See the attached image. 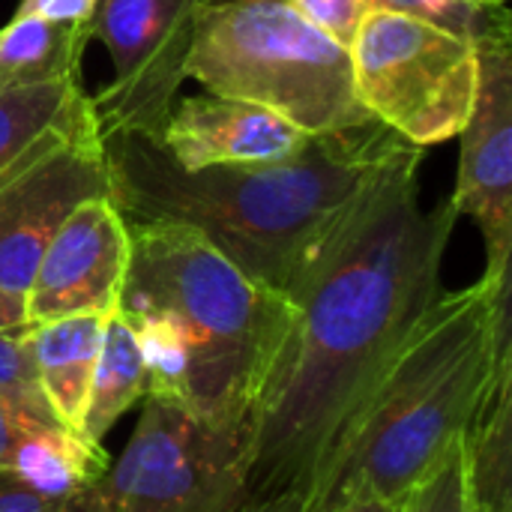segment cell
Wrapping results in <instances>:
<instances>
[{"mask_svg":"<svg viewBox=\"0 0 512 512\" xmlns=\"http://www.w3.org/2000/svg\"><path fill=\"white\" fill-rule=\"evenodd\" d=\"M423 150L402 147L366 186L294 291L291 324L246 432L249 504L312 492L372 384L441 294L456 228L420 201Z\"/></svg>","mask_w":512,"mask_h":512,"instance_id":"cell-1","label":"cell"},{"mask_svg":"<svg viewBox=\"0 0 512 512\" xmlns=\"http://www.w3.org/2000/svg\"><path fill=\"white\" fill-rule=\"evenodd\" d=\"M108 195L129 222L201 231L261 285L291 294L375 174L408 147L384 123L309 135L282 162L183 171L132 132H105Z\"/></svg>","mask_w":512,"mask_h":512,"instance_id":"cell-2","label":"cell"},{"mask_svg":"<svg viewBox=\"0 0 512 512\" xmlns=\"http://www.w3.org/2000/svg\"><path fill=\"white\" fill-rule=\"evenodd\" d=\"M512 366L510 279L441 291L402 339L321 465L306 512L357 495L405 501L465 438L492 381Z\"/></svg>","mask_w":512,"mask_h":512,"instance_id":"cell-3","label":"cell"},{"mask_svg":"<svg viewBox=\"0 0 512 512\" xmlns=\"http://www.w3.org/2000/svg\"><path fill=\"white\" fill-rule=\"evenodd\" d=\"M120 309L168 327L183 354L180 405L246 438L291 324V300L240 270L201 231L129 222Z\"/></svg>","mask_w":512,"mask_h":512,"instance_id":"cell-4","label":"cell"},{"mask_svg":"<svg viewBox=\"0 0 512 512\" xmlns=\"http://www.w3.org/2000/svg\"><path fill=\"white\" fill-rule=\"evenodd\" d=\"M186 78L261 105L306 135L372 123L351 54L288 0H201Z\"/></svg>","mask_w":512,"mask_h":512,"instance_id":"cell-5","label":"cell"},{"mask_svg":"<svg viewBox=\"0 0 512 512\" xmlns=\"http://www.w3.org/2000/svg\"><path fill=\"white\" fill-rule=\"evenodd\" d=\"M360 105L414 147L456 138L474 108L480 45L429 18L372 6L348 48Z\"/></svg>","mask_w":512,"mask_h":512,"instance_id":"cell-6","label":"cell"},{"mask_svg":"<svg viewBox=\"0 0 512 512\" xmlns=\"http://www.w3.org/2000/svg\"><path fill=\"white\" fill-rule=\"evenodd\" d=\"M99 512H240L246 438L165 396H144L123 453L93 486Z\"/></svg>","mask_w":512,"mask_h":512,"instance_id":"cell-7","label":"cell"},{"mask_svg":"<svg viewBox=\"0 0 512 512\" xmlns=\"http://www.w3.org/2000/svg\"><path fill=\"white\" fill-rule=\"evenodd\" d=\"M108 192L105 144L93 102L81 93L33 147L0 174V291L24 297L63 219Z\"/></svg>","mask_w":512,"mask_h":512,"instance_id":"cell-8","label":"cell"},{"mask_svg":"<svg viewBox=\"0 0 512 512\" xmlns=\"http://www.w3.org/2000/svg\"><path fill=\"white\" fill-rule=\"evenodd\" d=\"M201 0H99L90 21L114 63V78L93 102L99 132H132L147 141L162 129L186 81V60Z\"/></svg>","mask_w":512,"mask_h":512,"instance_id":"cell-9","label":"cell"},{"mask_svg":"<svg viewBox=\"0 0 512 512\" xmlns=\"http://www.w3.org/2000/svg\"><path fill=\"white\" fill-rule=\"evenodd\" d=\"M459 171L450 207L477 222L489 279H510L512 261V36L480 42V84L459 132Z\"/></svg>","mask_w":512,"mask_h":512,"instance_id":"cell-10","label":"cell"},{"mask_svg":"<svg viewBox=\"0 0 512 512\" xmlns=\"http://www.w3.org/2000/svg\"><path fill=\"white\" fill-rule=\"evenodd\" d=\"M132 261V228L108 192L84 198L48 240L24 294L27 324L114 315Z\"/></svg>","mask_w":512,"mask_h":512,"instance_id":"cell-11","label":"cell"},{"mask_svg":"<svg viewBox=\"0 0 512 512\" xmlns=\"http://www.w3.org/2000/svg\"><path fill=\"white\" fill-rule=\"evenodd\" d=\"M306 141V132L261 105L207 93L174 105L159 147L183 171H201L282 162Z\"/></svg>","mask_w":512,"mask_h":512,"instance_id":"cell-12","label":"cell"},{"mask_svg":"<svg viewBox=\"0 0 512 512\" xmlns=\"http://www.w3.org/2000/svg\"><path fill=\"white\" fill-rule=\"evenodd\" d=\"M111 456L99 441L66 429L54 414L0 396V474L48 495L93 489Z\"/></svg>","mask_w":512,"mask_h":512,"instance_id":"cell-13","label":"cell"},{"mask_svg":"<svg viewBox=\"0 0 512 512\" xmlns=\"http://www.w3.org/2000/svg\"><path fill=\"white\" fill-rule=\"evenodd\" d=\"M105 321L108 315H72L45 324H30V357L36 387L54 420L72 432H81L84 423Z\"/></svg>","mask_w":512,"mask_h":512,"instance_id":"cell-14","label":"cell"},{"mask_svg":"<svg viewBox=\"0 0 512 512\" xmlns=\"http://www.w3.org/2000/svg\"><path fill=\"white\" fill-rule=\"evenodd\" d=\"M512 366L492 381L462 450L474 512H512Z\"/></svg>","mask_w":512,"mask_h":512,"instance_id":"cell-15","label":"cell"},{"mask_svg":"<svg viewBox=\"0 0 512 512\" xmlns=\"http://www.w3.org/2000/svg\"><path fill=\"white\" fill-rule=\"evenodd\" d=\"M90 39V21L57 24L36 15H12L0 27V90L18 84L81 78V63Z\"/></svg>","mask_w":512,"mask_h":512,"instance_id":"cell-16","label":"cell"},{"mask_svg":"<svg viewBox=\"0 0 512 512\" xmlns=\"http://www.w3.org/2000/svg\"><path fill=\"white\" fill-rule=\"evenodd\" d=\"M144 393H147L144 354H141V345H138L132 324L117 309L105 321V336H102L99 357H96L81 432L90 441L102 444V438L114 429V423L132 405H138L144 399Z\"/></svg>","mask_w":512,"mask_h":512,"instance_id":"cell-17","label":"cell"},{"mask_svg":"<svg viewBox=\"0 0 512 512\" xmlns=\"http://www.w3.org/2000/svg\"><path fill=\"white\" fill-rule=\"evenodd\" d=\"M81 93H87L81 78L3 87L0 90V174L9 165H15L33 147V141L69 111V105Z\"/></svg>","mask_w":512,"mask_h":512,"instance_id":"cell-18","label":"cell"},{"mask_svg":"<svg viewBox=\"0 0 512 512\" xmlns=\"http://www.w3.org/2000/svg\"><path fill=\"white\" fill-rule=\"evenodd\" d=\"M381 9H396L408 15L429 18L441 27L471 36L477 45L489 39L512 36L510 6H486L477 0H369Z\"/></svg>","mask_w":512,"mask_h":512,"instance_id":"cell-19","label":"cell"},{"mask_svg":"<svg viewBox=\"0 0 512 512\" xmlns=\"http://www.w3.org/2000/svg\"><path fill=\"white\" fill-rule=\"evenodd\" d=\"M402 512H474L462 441L441 459V465L429 477H423L408 492V498L402 501Z\"/></svg>","mask_w":512,"mask_h":512,"instance_id":"cell-20","label":"cell"},{"mask_svg":"<svg viewBox=\"0 0 512 512\" xmlns=\"http://www.w3.org/2000/svg\"><path fill=\"white\" fill-rule=\"evenodd\" d=\"M0 396L27 408L48 411L36 387V372L30 357V324L15 330H0Z\"/></svg>","mask_w":512,"mask_h":512,"instance_id":"cell-21","label":"cell"},{"mask_svg":"<svg viewBox=\"0 0 512 512\" xmlns=\"http://www.w3.org/2000/svg\"><path fill=\"white\" fill-rule=\"evenodd\" d=\"M0 512H99L93 489L78 495H48L12 474H0Z\"/></svg>","mask_w":512,"mask_h":512,"instance_id":"cell-22","label":"cell"},{"mask_svg":"<svg viewBox=\"0 0 512 512\" xmlns=\"http://www.w3.org/2000/svg\"><path fill=\"white\" fill-rule=\"evenodd\" d=\"M309 24H315L321 33L336 39L339 45L351 48L360 21L372 9L369 0H288Z\"/></svg>","mask_w":512,"mask_h":512,"instance_id":"cell-23","label":"cell"},{"mask_svg":"<svg viewBox=\"0 0 512 512\" xmlns=\"http://www.w3.org/2000/svg\"><path fill=\"white\" fill-rule=\"evenodd\" d=\"M99 0H18L15 15H36L57 24H87L96 15Z\"/></svg>","mask_w":512,"mask_h":512,"instance_id":"cell-24","label":"cell"},{"mask_svg":"<svg viewBox=\"0 0 512 512\" xmlns=\"http://www.w3.org/2000/svg\"><path fill=\"white\" fill-rule=\"evenodd\" d=\"M324 512H402V501H387V498H375V495H357L348 498L336 507Z\"/></svg>","mask_w":512,"mask_h":512,"instance_id":"cell-25","label":"cell"},{"mask_svg":"<svg viewBox=\"0 0 512 512\" xmlns=\"http://www.w3.org/2000/svg\"><path fill=\"white\" fill-rule=\"evenodd\" d=\"M24 324H27L24 297L0 291V330H15V327H24Z\"/></svg>","mask_w":512,"mask_h":512,"instance_id":"cell-26","label":"cell"},{"mask_svg":"<svg viewBox=\"0 0 512 512\" xmlns=\"http://www.w3.org/2000/svg\"><path fill=\"white\" fill-rule=\"evenodd\" d=\"M240 512H306V501L300 495H276V498L252 501Z\"/></svg>","mask_w":512,"mask_h":512,"instance_id":"cell-27","label":"cell"},{"mask_svg":"<svg viewBox=\"0 0 512 512\" xmlns=\"http://www.w3.org/2000/svg\"><path fill=\"white\" fill-rule=\"evenodd\" d=\"M477 3H486V6H510V0H477Z\"/></svg>","mask_w":512,"mask_h":512,"instance_id":"cell-28","label":"cell"}]
</instances>
